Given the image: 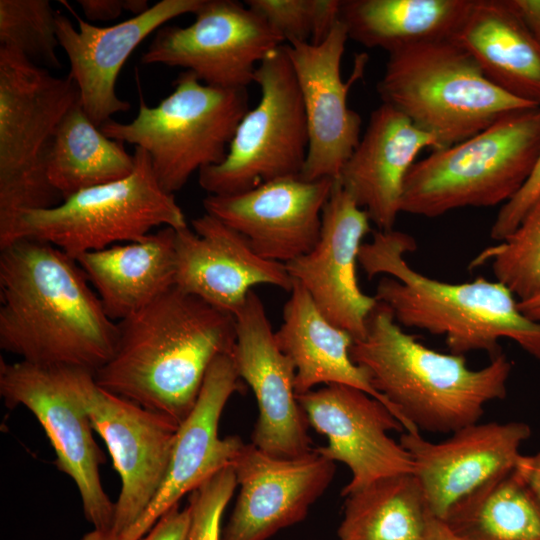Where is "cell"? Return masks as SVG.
I'll list each match as a JSON object with an SVG mask.
<instances>
[{
    "instance_id": "2",
    "label": "cell",
    "mask_w": 540,
    "mask_h": 540,
    "mask_svg": "<svg viewBox=\"0 0 540 540\" xmlns=\"http://www.w3.org/2000/svg\"><path fill=\"white\" fill-rule=\"evenodd\" d=\"M117 327L115 351L94 373L96 383L179 425L212 363L232 354L236 342L234 315L176 287Z\"/></svg>"
},
{
    "instance_id": "1",
    "label": "cell",
    "mask_w": 540,
    "mask_h": 540,
    "mask_svg": "<svg viewBox=\"0 0 540 540\" xmlns=\"http://www.w3.org/2000/svg\"><path fill=\"white\" fill-rule=\"evenodd\" d=\"M117 322L75 259L20 238L0 249V347L21 361L93 374L112 357Z\"/></svg>"
},
{
    "instance_id": "9",
    "label": "cell",
    "mask_w": 540,
    "mask_h": 540,
    "mask_svg": "<svg viewBox=\"0 0 540 540\" xmlns=\"http://www.w3.org/2000/svg\"><path fill=\"white\" fill-rule=\"evenodd\" d=\"M133 154L135 167L126 178L80 191L54 207L24 212L10 243L37 239L75 259L140 240L154 228L187 227L174 195L160 186L149 154L140 147Z\"/></svg>"
},
{
    "instance_id": "11",
    "label": "cell",
    "mask_w": 540,
    "mask_h": 540,
    "mask_svg": "<svg viewBox=\"0 0 540 540\" xmlns=\"http://www.w3.org/2000/svg\"><path fill=\"white\" fill-rule=\"evenodd\" d=\"M105 442L121 480L112 531L120 537L144 513L158 492L170 463L179 424L100 387L90 371L62 367Z\"/></svg>"
},
{
    "instance_id": "22",
    "label": "cell",
    "mask_w": 540,
    "mask_h": 540,
    "mask_svg": "<svg viewBox=\"0 0 540 540\" xmlns=\"http://www.w3.org/2000/svg\"><path fill=\"white\" fill-rule=\"evenodd\" d=\"M531 435L524 422L467 425L435 443L404 432L399 442L413 461L429 512L443 519L459 500L498 473L515 468Z\"/></svg>"
},
{
    "instance_id": "17",
    "label": "cell",
    "mask_w": 540,
    "mask_h": 540,
    "mask_svg": "<svg viewBox=\"0 0 540 540\" xmlns=\"http://www.w3.org/2000/svg\"><path fill=\"white\" fill-rule=\"evenodd\" d=\"M334 182L281 177L241 193L208 194L203 207L244 236L259 256L287 264L318 242Z\"/></svg>"
},
{
    "instance_id": "7",
    "label": "cell",
    "mask_w": 540,
    "mask_h": 540,
    "mask_svg": "<svg viewBox=\"0 0 540 540\" xmlns=\"http://www.w3.org/2000/svg\"><path fill=\"white\" fill-rule=\"evenodd\" d=\"M539 151L540 107L509 113L415 162L405 179L401 212L432 218L505 204L525 184Z\"/></svg>"
},
{
    "instance_id": "12",
    "label": "cell",
    "mask_w": 540,
    "mask_h": 540,
    "mask_svg": "<svg viewBox=\"0 0 540 540\" xmlns=\"http://www.w3.org/2000/svg\"><path fill=\"white\" fill-rule=\"evenodd\" d=\"M0 395L8 408L23 406L34 415L55 451L57 468L79 491L86 520L94 529L112 531L115 503L103 488L99 469L105 456L63 368L1 358Z\"/></svg>"
},
{
    "instance_id": "20",
    "label": "cell",
    "mask_w": 540,
    "mask_h": 540,
    "mask_svg": "<svg viewBox=\"0 0 540 540\" xmlns=\"http://www.w3.org/2000/svg\"><path fill=\"white\" fill-rule=\"evenodd\" d=\"M242 389L232 354L218 357L205 376L194 408L178 427L158 492L119 540H140L184 495L232 465L244 443L239 436L219 437L218 428L226 403Z\"/></svg>"
},
{
    "instance_id": "21",
    "label": "cell",
    "mask_w": 540,
    "mask_h": 540,
    "mask_svg": "<svg viewBox=\"0 0 540 540\" xmlns=\"http://www.w3.org/2000/svg\"><path fill=\"white\" fill-rule=\"evenodd\" d=\"M175 234V287L232 315L252 288L272 285L291 291L293 280L283 263L259 256L247 239L205 213Z\"/></svg>"
},
{
    "instance_id": "29",
    "label": "cell",
    "mask_w": 540,
    "mask_h": 540,
    "mask_svg": "<svg viewBox=\"0 0 540 540\" xmlns=\"http://www.w3.org/2000/svg\"><path fill=\"white\" fill-rule=\"evenodd\" d=\"M46 175L65 200L74 194L129 176L134 154L107 137L84 112L80 99L58 123L46 153Z\"/></svg>"
},
{
    "instance_id": "3",
    "label": "cell",
    "mask_w": 540,
    "mask_h": 540,
    "mask_svg": "<svg viewBox=\"0 0 540 540\" xmlns=\"http://www.w3.org/2000/svg\"><path fill=\"white\" fill-rule=\"evenodd\" d=\"M415 248L406 233L377 230L359 251L358 263L369 278L384 275L375 297L399 325L443 336L453 354L486 351L494 356L499 341L510 339L540 359V322L520 311L507 287L484 278L465 283L430 278L405 260Z\"/></svg>"
},
{
    "instance_id": "4",
    "label": "cell",
    "mask_w": 540,
    "mask_h": 540,
    "mask_svg": "<svg viewBox=\"0 0 540 540\" xmlns=\"http://www.w3.org/2000/svg\"><path fill=\"white\" fill-rule=\"evenodd\" d=\"M350 354L409 433H453L479 422L487 403L505 398L512 369L501 352L488 365L471 369L464 355L426 347L379 301Z\"/></svg>"
},
{
    "instance_id": "5",
    "label": "cell",
    "mask_w": 540,
    "mask_h": 540,
    "mask_svg": "<svg viewBox=\"0 0 540 540\" xmlns=\"http://www.w3.org/2000/svg\"><path fill=\"white\" fill-rule=\"evenodd\" d=\"M377 91L382 103L434 137L440 149L509 113L540 107L494 85L450 38L389 53Z\"/></svg>"
},
{
    "instance_id": "10",
    "label": "cell",
    "mask_w": 540,
    "mask_h": 540,
    "mask_svg": "<svg viewBox=\"0 0 540 540\" xmlns=\"http://www.w3.org/2000/svg\"><path fill=\"white\" fill-rule=\"evenodd\" d=\"M254 83L259 101L240 120L226 157L199 172V184L210 195L241 193L302 172L308 129L286 44L258 65Z\"/></svg>"
},
{
    "instance_id": "24",
    "label": "cell",
    "mask_w": 540,
    "mask_h": 540,
    "mask_svg": "<svg viewBox=\"0 0 540 540\" xmlns=\"http://www.w3.org/2000/svg\"><path fill=\"white\" fill-rule=\"evenodd\" d=\"M426 148L440 146L400 111L382 103L371 113L365 133L336 181L378 230H393L407 174Z\"/></svg>"
},
{
    "instance_id": "8",
    "label": "cell",
    "mask_w": 540,
    "mask_h": 540,
    "mask_svg": "<svg viewBox=\"0 0 540 540\" xmlns=\"http://www.w3.org/2000/svg\"><path fill=\"white\" fill-rule=\"evenodd\" d=\"M248 103L246 89L209 86L184 70L158 105L148 106L140 98L132 121L111 119L100 130L144 149L160 186L174 195L196 171L224 160Z\"/></svg>"
},
{
    "instance_id": "18",
    "label": "cell",
    "mask_w": 540,
    "mask_h": 540,
    "mask_svg": "<svg viewBox=\"0 0 540 540\" xmlns=\"http://www.w3.org/2000/svg\"><path fill=\"white\" fill-rule=\"evenodd\" d=\"M370 218L335 180L323 209L320 237L307 254L285 264L293 281L309 294L320 312L354 340L364 337L378 304L359 286L356 265Z\"/></svg>"
},
{
    "instance_id": "25",
    "label": "cell",
    "mask_w": 540,
    "mask_h": 540,
    "mask_svg": "<svg viewBox=\"0 0 540 540\" xmlns=\"http://www.w3.org/2000/svg\"><path fill=\"white\" fill-rule=\"evenodd\" d=\"M275 338L295 367L297 395L319 384L347 385L382 402L399 420L391 404L373 387L367 371L352 360L354 338L326 319L307 291L295 281Z\"/></svg>"
},
{
    "instance_id": "30",
    "label": "cell",
    "mask_w": 540,
    "mask_h": 540,
    "mask_svg": "<svg viewBox=\"0 0 540 540\" xmlns=\"http://www.w3.org/2000/svg\"><path fill=\"white\" fill-rule=\"evenodd\" d=\"M442 520L466 540H540V498L512 468L459 500Z\"/></svg>"
},
{
    "instance_id": "13",
    "label": "cell",
    "mask_w": 540,
    "mask_h": 540,
    "mask_svg": "<svg viewBox=\"0 0 540 540\" xmlns=\"http://www.w3.org/2000/svg\"><path fill=\"white\" fill-rule=\"evenodd\" d=\"M187 26L164 25L142 64L180 67L206 85L246 89L258 65L286 44L258 14L235 0H204Z\"/></svg>"
},
{
    "instance_id": "26",
    "label": "cell",
    "mask_w": 540,
    "mask_h": 540,
    "mask_svg": "<svg viewBox=\"0 0 540 540\" xmlns=\"http://www.w3.org/2000/svg\"><path fill=\"white\" fill-rule=\"evenodd\" d=\"M175 234L162 227L140 240L75 258L107 316L119 322L175 287Z\"/></svg>"
},
{
    "instance_id": "16",
    "label": "cell",
    "mask_w": 540,
    "mask_h": 540,
    "mask_svg": "<svg viewBox=\"0 0 540 540\" xmlns=\"http://www.w3.org/2000/svg\"><path fill=\"white\" fill-rule=\"evenodd\" d=\"M297 399L309 426L328 439L326 446L315 450L351 471V480L343 488L342 496L386 476L413 473L410 454L388 435L389 431H402L404 427L379 400L341 384L313 389L297 395Z\"/></svg>"
},
{
    "instance_id": "39",
    "label": "cell",
    "mask_w": 540,
    "mask_h": 540,
    "mask_svg": "<svg viewBox=\"0 0 540 540\" xmlns=\"http://www.w3.org/2000/svg\"><path fill=\"white\" fill-rule=\"evenodd\" d=\"M509 2L540 45V0H509Z\"/></svg>"
},
{
    "instance_id": "23",
    "label": "cell",
    "mask_w": 540,
    "mask_h": 540,
    "mask_svg": "<svg viewBox=\"0 0 540 540\" xmlns=\"http://www.w3.org/2000/svg\"><path fill=\"white\" fill-rule=\"evenodd\" d=\"M204 0H161L145 11L115 25L100 27L77 17L78 27L57 13L56 32L70 64L80 103L98 127L111 116L129 110L130 104L116 94V82L124 63L150 34L175 17L195 13Z\"/></svg>"
},
{
    "instance_id": "27",
    "label": "cell",
    "mask_w": 540,
    "mask_h": 540,
    "mask_svg": "<svg viewBox=\"0 0 540 540\" xmlns=\"http://www.w3.org/2000/svg\"><path fill=\"white\" fill-rule=\"evenodd\" d=\"M450 39L494 85L540 106V45L509 0H473Z\"/></svg>"
},
{
    "instance_id": "36",
    "label": "cell",
    "mask_w": 540,
    "mask_h": 540,
    "mask_svg": "<svg viewBox=\"0 0 540 540\" xmlns=\"http://www.w3.org/2000/svg\"><path fill=\"white\" fill-rule=\"evenodd\" d=\"M540 196V151L533 170L522 188L501 209L491 228V238L505 239L519 225L531 205Z\"/></svg>"
},
{
    "instance_id": "38",
    "label": "cell",
    "mask_w": 540,
    "mask_h": 540,
    "mask_svg": "<svg viewBox=\"0 0 540 540\" xmlns=\"http://www.w3.org/2000/svg\"><path fill=\"white\" fill-rule=\"evenodd\" d=\"M189 523L188 506L180 509L177 504L164 513L140 540H186Z\"/></svg>"
},
{
    "instance_id": "33",
    "label": "cell",
    "mask_w": 540,
    "mask_h": 540,
    "mask_svg": "<svg viewBox=\"0 0 540 540\" xmlns=\"http://www.w3.org/2000/svg\"><path fill=\"white\" fill-rule=\"evenodd\" d=\"M56 11L48 0H0V45L43 68L59 69Z\"/></svg>"
},
{
    "instance_id": "42",
    "label": "cell",
    "mask_w": 540,
    "mask_h": 540,
    "mask_svg": "<svg viewBox=\"0 0 540 540\" xmlns=\"http://www.w3.org/2000/svg\"><path fill=\"white\" fill-rule=\"evenodd\" d=\"M518 306L526 317L540 322V291L530 298L518 301Z\"/></svg>"
},
{
    "instance_id": "34",
    "label": "cell",
    "mask_w": 540,
    "mask_h": 540,
    "mask_svg": "<svg viewBox=\"0 0 540 540\" xmlns=\"http://www.w3.org/2000/svg\"><path fill=\"white\" fill-rule=\"evenodd\" d=\"M286 44H319L339 21L340 0H246Z\"/></svg>"
},
{
    "instance_id": "31",
    "label": "cell",
    "mask_w": 540,
    "mask_h": 540,
    "mask_svg": "<svg viewBox=\"0 0 540 540\" xmlns=\"http://www.w3.org/2000/svg\"><path fill=\"white\" fill-rule=\"evenodd\" d=\"M345 498L339 540H421L431 515L414 473L380 478Z\"/></svg>"
},
{
    "instance_id": "14",
    "label": "cell",
    "mask_w": 540,
    "mask_h": 540,
    "mask_svg": "<svg viewBox=\"0 0 540 540\" xmlns=\"http://www.w3.org/2000/svg\"><path fill=\"white\" fill-rule=\"evenodd\" d=\"M348 39L339 20L319 44H286L307 121L308 151L300 174L307 181L337 180L361 138V117L349 108L347 98L363 74L366 58L356 59L351 77L342 80L341 62Z\"/></svg>"
},
{
    "instance_id": "35",
    "label": "cell",
    "mask_w": 540,
    "mask_h": 540,
    "mask_svg": "<svg viewBox=\"0 0 540 540\" xmlns=\"http://www.w3.org/2000/svg\"><path fill=\"white\" fill-rule=\"evenodd\" d=\"M236 487L234 469L228 466L189 494L186 540H221V519Z\"/></svg>"
},
{
    "instance_id": "15",
    "label": "cell",
    "mask_w": 540,
    "mask_h": 540,
    "mask_svg": "<svg viewBox=\"0 0 540 540\" xmlns=\"http://www.w3.org/2000/svg\"><path fill=\"white\" fill-rule=\"evenodd\" d=\"M235 320L232 357L240 379L252 389L258 405L251 443L277 458L308 455L314 448L295 391V367L279 348L264 304L253 290Z\"/></svg>"
},
{
    "instance_id": "32",
    "label": "cell",
    "mask_w": 540,
    "mask_h": 540,
    "mask_svg": "<svg viewBox=\"0 0 540 540\" xmlns=\"http://www.w3.org/2000/svg\"><path fill=\"white\" fill-rule=\"evenodd\" d=\"M490 261L496 281L520 300L540 291V196L502 243L481 252L472 262Z\"/></svg>"
},
{
    "instance_id": "37",
    "label": "cell",
    "mask_w": 540,
    "mask_h": 540,
    "mask_svg": "<svg viewBox=\"0 0 540 540\" xmlns=\"http://www.w3.org/2000/svg\"><path fill=\"white\" fill-rule=\"evenodd\" d=\"M77 3L89 21L114 20L124 11L137 16L150 8L147 0H77Z\"/></svg>"
},
{
    "instance_id": "19",
    "label": "cell",
    "mask_w": 540,
    "mask_h": 540,
    "mask_svg": "<svg viewBox=\"0 0 540 540\" xmlns=\"http://www.w3.org/2000/svg\"><path fill=\"white\" fill-rule=\"evenodd\" d=\"M231 466L239 493L221 540H267L301 522L336 471L335 462L315 448L306 456L284 459L252 443L242 446Z\"/></svg>"
},
{
    "instance_id": "41",
    "label": "cell",
    "mask_w": 540,
    "mask_h": 540,
    "mask_svg": "<svg viewBox=\"0 0 540 540\" xmlns=\"http://www.w3.org/2000/svg\"><path fill=\"white\" fill-rule=\"evenodd\" d=\"M421 540H466L456 534L442 519L430 515Z\"/></svg>"
},
{
    "instance_id": "6",
    "label": "cell",
    "mask_w": 540,
    "mask_h": 540,
    "mask_svg": "<svg viewBox=\"0 0 540 540\" xmlns=\"http://www.w3.org/2000/svg\"><path fill=\"white\" fill-rule=\"evenodd\" d=\"M80 99L73 79L52 75L0 45V249L26 211L60 204L46 175V153L65 113Z\"/></svg>"
},
{
    "instance_id": "43",
    "label": "cell",
    "mask_w": 540,
    "mask_h": 540,
    "mask_svg": "<svg viewBox=\"0 0 540 540\" xmlns=\"http://www.w3.org/2000/svg\"><path fill=\"white\" fill-rule=\"evenodd\" d=\"M81 540H119V537L113 531L93 529L85 534Z\"/></svg>"
},
{
    "instance_id": "28",
    "label": "cell",
    "mask_w": 540,
    "mask_h": 540,
    "mask_svg": "<svg viewBox=\"0 0 540 540\" xmlns=\"http://www.w3.org/2000/svg\"><path fill=\"white\" fill-rule=\"evenodd\" d=\"M473 0H341L348 38L389 53L449 39Z\"/></svg>"
},
{
    "instance_id": "40",
    "label": "cell",
    "mask_w": 540,
    "mask_h": 540,
    "mask_svg": "<svg viewBox=\"0 0 540 540\" xmlns=\"http://www.w3.org/2000/svg\"><path fill=\"white\" fill-rule=\"evenodd\" d=\"M515 470L540 498V452L528 456L521 455Z\"/></svg>"
}]
</instances>
